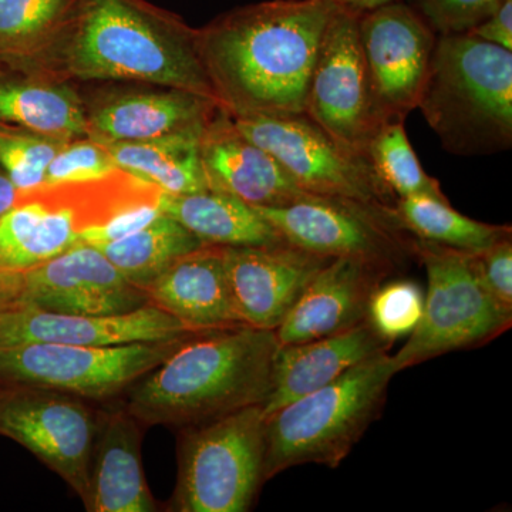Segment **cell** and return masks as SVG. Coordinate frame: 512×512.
<instances>
[{
	"label": "cell",
	"instance_id": "cell-1",
	"mask_svg": "<svg viewBox=\"0 0 512 512\" xmlns=\"http://www.w3.org/2000/svg\"><path fill=\"white\" fill-rule=\"evenodd\" d=\"M332 12L325 0H268L198 30V50L221 109L234 119L305 114Z\"/></svg>",
	"mask_w": 512,
	"mask_h": 512
},
{
	"label": "cell",
	"instance_id": "cell-2",
	"mask_svg": "<svg viewBox=\"0 0 512 512\" xmlns=\"http://www.w3.org/2000/svg\"><path fill=\"white\" fill-rule=\"evenodd\" d=\"M278 348L275 330H198L128 387L123 406L144 427L184 429L264 404Z\"/></svg>",
	"mask_w": 512,
	"mask_h": 512
},
{
	"label": "cell",
	"instance_id": "cell-3",
	"mask_svg": "<svg viewBox=\"0 0 512 512\" xmlns=\"http://www.w3.org/2000/svg\"><path fill=\"white\" fill-rule=\"evenodd\" d=\"M64 37L67 70L79 79L153 83L218 103L197 32L143 0H80Z\"/></svg>",
	"mask_w": 512,
	"mask_h": 512
},
{
	"label": "cell",
	"instance_id": "cell-4",
	"mask_svg": "<svg viewBox=\"0 0 512 512\" xmlns=\"http://www.w3.org/2000/svg\"><path fill=\"white\" fill-rule=\"evenodd\" d=\"M417 109L454 156L512 147V52L471 33L437 36Z\"/></svg>",
	"mask_w": 512,
	"mask_h": 512
},
{
	"label": "cell",
	"instance_id": "cell-5",
	"mask_svg": "<svg viewBox=\"0 0 512 512\" xmlns=\"http://www.w3.org/2000/svg\"><path fill=\"white\" fill-rule=\"evenodd\" d=\"M397 375L389 352L379 353L265 419V481L292 467L338 468L382 413Z\"/></svg>",
	"mask_w": 512,
	"mask_h": 512
},
{
	"label": "cell",
	"instance_id": "cell-6",
	"mask_svg": "<svg viewBox=\"0 0 512 512\" xmlns=\"http://www.w3.org/2000/svg\"><path fill=\"white\" fill-rule=\"evenodd\" d=\"M264 404L180 429L168 511L247 512L265 484Z\"/></svg>",
	"mask_w": 512,
	"mask_h": 512
},
{
	"label": "cell",
	"instance_id": "cell-7",
	"mask_svg": "<svg viewBox=\"0 0 512 512\" xmlns=\"http://www.w3.org/2000/svg\"><path fill=\"white\" fill-rule=\"evenodd\" d=\"M413 249L426 268L427 295L419 325L392 356L397 373L446 353L478 348L510 329L512 312L485 288L473 254L417 238Z\"/></svg>",
	"mask_w": 512,
	"mask_h": 512
},
{
	"label": "cell",
	"instance_id": "cell-8",
	"mask_svg": "<svg viewBox=\"0 0 512 512\" xmlns=\"http://www.w3.org/2000/svg\"><path fill=\"white\" fill-rule=\"evenodd\" d=\"M184 338L119 346H5L0 348V386L25 384L109 402L163 363Z\"/></svg>",
	"mask_w": 512,
	"mask_h": 512
},
{
	"label": "cell",
	"instance_id": "cell-9",
	"mask_svg": "<svg viewBox=\"0 0 512 512\" xmlns=\"http://www.w3.org/2000/svg\"><path fill=\"white\" fill-rule=\"evenodd\" d=\"M242 136L276 158L308 194L343 198L392 211L397 198L366 157L350 153L306 114L234 119Z\"/></svg>",
	"mask_w": 512,
	"mask_h": 512
},
{
	"label": "cell",
	"instance_id": "cell-10",
	"mask_svg": "<svg viewBox=\"0 0 512 512\" xmlns=\"http://www.w3.org/2000/svg\"><path fill=\"white\" fill-rule=\"evenodd\" d=\"M255 208L282 241L325 258L366 259L397 272L416 256L414 238L393 210L313 194L284 207Z\"/></svg>",
	"mask_w": 512,
	"mask_h": 512
},
{
	"label": "cell",
	"instance_id": "cell-11",
	"mask_svg": "<svg viewBox=\"0 0 512 512\" xmlns=\"http://www.w3.org/2000/svg\"><path fill=\"white\" fill-rule=\"evenodd\" d=\"M305 114L340 146L363 157L387 123L370 80L357 16L333 9L309 79Z\"/></svg>",
	"mask_w": 512,
	"mask_h": 512
},
{
	"label": "cell",
	"instance_id": "cell-12",
	"mask_svg": "<svg viewBox=\"0 0 512 512\" xmlns=\"http://www.w3.org/2000/svg\"><path fill=\"white\" fill-rule=\"evenodd\" d=\"M90 403L45 387L0 386V436L16 441L55 471L83 504L97 426V410Z\"/></svg>",
	"mask_w": 512,
	"mask_h": 512
},
{
	"label": "cell",
	"instance_id": "cell-13",
	"mask_svg": "<svg viewBox=\"0 0 512 512\" xmlns=\"http://www.w3.org/2000/svg\"><path fill=\"white\" fill-rule=\"evenodd\" d=\"M83 184L20 194L18 204L0 217V262L22 272L45 264L80 242L84 229L103 224L131 200Z\"/></svg>",
	"mask_w": 512,
	"mask_h": 512
},
{
	"label": "cell",
	"instance_id": "cell-14",
	"mask_svg": "<svg viewBox=\"0 0 512 512\" xmlns=\"http://www.w3.org/2000/svg\"><path fill=\"white\" fill-rule=\"evenodd\" d=\"M357 28L384 120L406 121L419 106L436 33L404 0L360 15Z\"/></svg>",
	"mask_w": 512,
	"mask_h": 512
},
{
	"label": "cell",
	"instance_id": "cell-15",
	"mask_svg": "<svg viewBox=\"0 0 512 512\" xmlns=\"http://www.w3.org/2000/svg\"><path fill=\"white\" fill-rule=\"evenodd\" d=\"M25 303L42 311L110 316L150 303L93 245L77 242L25 274Z\"/></svg>",
	"mask_w": 512,
	"mask_h": 512
},
{
	"label": "cell",
	"instance_id": "cell-16",
	"mask_svg": "<svg viewBox=\"0 0 512 512\" xmlns=\"http://www.w3.org/2000/svg\"><path fill=\"white\" fill-rule=\"evenodd\" d=\"M232 305L242 325L275 330L330 259L288 244L222 247Z\"/></svg>",
	"mask_w": 512,
	"mask_h": 512
},
{
	"label": "cell",
	"instance_id": "cell-17",
	"mask_svg": "<svg viewBox=\"0 0 512 512\" xmlns=\"http://www.w3.org/2000/svg\"><path fill=\"white\" fill-rule=\"evenodd\" d=\"M192 330L147 303L123 315L92 316L42 311L23 303L0 312V348L26 343L76 346H119L184 338Z\"/></svg>",
	"mask_w": 512,
	"mask_h": 512
},
{
	"label": "cell",
	"instance_id": "cell-18",
	"mask_svg": "<svg viewBox=\"0 0 512 512\" xmlns=\"http://www.w3.org/2000/svg\"><path fill=\"white\" fill-rule=\"evenodd\" d=\"M394 274L389 266L366 259H330L275 329L279 346L323 338L362 322L370 296Z\"/></svg>",
	"mask_w": 512,
	"mask_h": 512
},
{
	"label": "cell",
	"instance_id": "cell-19",
	"mask_svg": "<svg viewBox=\"0 0 512 512\" xmlns=\"http://www.w3.org/2000/svg\"><path fill=\"white\" fill-rule=\"evenodd\" d=\"M201 157L210 190L252 207H284L309 195L274 156L242 136L222 109L202 134Z\"/></svg>",
	"mask_w": 512,
	"mask_h": 512
},
{
	"label": "cell",
	"instance_id": "cell-20",
	"mask_svg": "<svg viewBox=\"0 0 512 512\" xmlns=\"http://www.w3.org/2000/svg\"><path fill=\"white\" fill-rule=\"evenodd\" d=\"M146 427L119 409L97 410L96 434L90 458V512H154L156 500L148 488L141 461V439Z\"/></svg>",
	"mask_w": 512,
	"mask_h": 512
},
{
	"label": "cell",
	"instance_id": "cell-21",
	"mask_svg": "<svg viewBox=\"0 0 512 512\" xmlns=\"http://www.w3.org/2000/svg\"><path fill=\"white\" fill-rule=\"evenodd\" d=\"M390 348L392 345L380 338L366 319L333 335L279 346L271 390L264 403L265 416L332 383L370 357L389 352Z\"/></svg>",
	"mask_w": 512,
	"mask_h": 512
},
{
	"label": "cell",
	"instance_id": "cell-22",
	"mask_svg": "<svg viewBox=\"0 0 512 512\" xmlns=\"http://www.w3.org/2000/svg\"><path fill=\"white\" fill-rule=\"evenodd\" d=\"M148 301L192 330L242 325L229 293L222 247L202 245L147 289Z\"/></svg>",
	"mask_w": 512,
	"mask_h": 512
},
{
	"label": "cell",
	"instance_id": "cell-23",
	"mask_svg": "<svg viewBox=\"0 0 512 512\" xmlns=\"http://www.w3.org/2000/svg\"><path fill=\"white\" fill-rule=\"evenodd\" d=\"M220 104L184 90L128 93L97 107L90 128L101 141H147L187 131H204Z\"/></svg>",
	"mask_w": 512,
	"mask_h": 512
},
{
	"label": "cell",
	"instance_id": "cell-24",
	"mask_svg": "<svg viewBox=\"0 0 512 512\" xmlns=\"http://www.w3.org/2000/svg\"><path fill=\"white\" fill-rule=\"evenodd\" d=\"M161 210L215 247H262L282 242L278 232L247 204L227 192L207 190L171 195L161 191Z\"/></svg>",
	"mask_w": 512,
	"mask_h": 512
},
{
	"label": "cell",
	"instance_id": "cell-25",
	"mask_svg": "<svg viewBox=\"0 0 512 512\" xmlns=\"http://www.w3.org/2000/svg\"><path fill=\"white\" fill-rule=\"evenodd\" d=\"M204 131L147 141H100L121 171L165 194L184 195L210 190L201 157Z\"/></svg>",
	"mask_w": 512,
	"mask_h": 512
},
{
	"label": "cell",
	"instance_id": "cell-26",
	"mask_svg": "<svg viewBox=\"0 0 512 512\" xmlns=\"http://www.w3.org/2000/svg\"><path fill=\"white\" fill-rule=\"evenodd\" d=\"M0 126L64 143L92 131L89 114L72 90L15 76H0Z\"/></svg>",
	"mask_w": 512,
	"mask_h": 512
},
{
	"label": "cell",
	"instance_id": "cell-27",
	"mask_svg": "<svg viewBox=\"0 0 512 512\" xmlns=\"http://www.w3.org/2000/svg\"><path fill=\"white\" fill-rule=\"evenodd\" d=\"M202 245L180 222L163 214L140 231L96 248L130 284L147 291L174 262Z\"/></svg>",
	"mask_w": 512,
	"mask_h": 512
},
{
	"label": "cell",
	"instance_id": "cell-28",
	"mask_svg": "<svg viewBox=\"0 0 512 512\" xmlns=\"http://www.w3.org/2000/svg\"><path fill=\"white\" fill-rule=\"evenodd\" d=\"M393 215L400 228L412 237L470 254L484 251L512 235L510 225L473 220L454 210L450 201L429 195L397 198Z\"/></svg>",
	"mask_w": 512,
	"mask_h": 512
},
{
	"label": "cell",
	"instance_id": "cell-29",
	"mask_svg": "<svg viewBox=\"0 0 512 512\" xmlns=\"http://www.w3.org/2000/svg\"><path fill=\"white\" fill-rule=\"evenodd\" d=\"M79 6L80 0H0V62H29L62 39Z\"/></svg>",
	"mask_w": 512,
	"mask_h": 512
},
{
	"label": "cell",
	"instance_id": "cell-30",
	"mask_svg": "<svg viewBox=\"0 0 512 512\" xmlns=\"http://www.w3.org/2000/svg\"><path fill=\"white\" fill-rule=\"evenodd\" d=\"M366 157L379 180L394 197L429 195L448 200L439 181L421 167L407 137L404 121L384 123L367 144Z\"/></svg>",
	"mask_w": 512,
	"mask_h": 512
},
{
	"label": "cell",
	"instance_id": "cell-31",
	"mask_svg": "<svg viewBox=\"0 0 512 512\" xmlns=\"http://www.w3.org/2000/svg\"><path fill=\"white\" fill-rule=\"evenodd\" d=\"M64 144L55 138L0 126V168L20 194L39 190L45 185L47 167Z\"/></svg>",
	"mask_w": 512,
	"mask_h": 512
},
{
	"label": "cell",
	"instance_id": "cell-32",
	"mask_svg": "<svg viewBox=\"0 0 512 512\" xmlns=\"http://www.w3.org/2000/svg\"><path fill=\"white\" fill-rule=\"evenodd\" d=\"M424 296L410 279H392L377 286L367 303L366 320L377 335L393 346L409 338L423 316Z\"/></svg>",
	"mask_w": 512,
	"mask_h": 512
},
{
	"label": "cell",
	"instance_id": "cell-33",
	"mask_svg": "<svg viewBox=\"0 0 512 512\" xmlns=\"http://www.w3.org/2000/svg\"><path fill=\"white\" fill-rule=\"evenodd\" d=\"M121 171L100 140L66 143L47 167L45 185L94 183Z\"/></svg>",
	"mask_w": 512,
	"mask_h": 512
},
{
	"label": "cell",
	"instance_id": "cell-34",
	"mask_svg": "<svg viewBox=\"0 0 512 512\" xmlns=\"http://www.w3.org/2000/svg\"><path fill=\"white\" fill-rule=\"evenodd\" d=\"M503 0H407L439 35L468 33L490 16Z\"/></svg>",
	"mask_w": 512,
	"mask_h": 512
},
{
	"label": "cell",
	"instance_id": "cell-35",
	"mask_svg": "<svg viewBox=\"0 0 512 512\" xmlns=\"http://www.w3.org/2000/svg\"><path fill=\"white\" fill-rule=\"evenodd\" d=\"M160 197L161 190L157 194L148 195V198H134L103 224L84 229L80 242L99 247L140 231L164 214L161 210Z\"/></svg>",
	"mask_w": 512,
	"mask_h": 512
},
{
	"label": "cell",
	"instance_id": "cell-36",
	"mask_svg": "<svg viewBox=\"0 0 512 512\" xmlns=\"http://www.w3.org/2000/svg\"><path fill=\"white\" fill-rule=\"evenodd\" d=\"M473 256L485 288L495 301L512 312V235Z\"/></svg>",
	"mask_w": 512,
	"mask_h": 512
},
{
	"label": "cell",
	"instance_id": "cell-37",
	"mask_svg": "<svg viewBox=\"0 0 512 512\" xmlns=\"http://www.w3.org/2000/svg\"><path fill=\"white\" fill-rule=\"evenodd\" d=\"M468 33L512 52V0H503L490 16Z\"/></svg>",
	"mask_w": 512,
	"mask_h": 512
},
{
	"label": "cell",
	"instance_id": "cell-38",
	"mask_svg": "<svg viewBox=\"0 0 512 512\" xmlns=\"http://www.w3.org/2000/svg\"><path fill=\"white\" fill-rule=\"evenodd\" d=\"M25 274L0 262V312L25 303Z\"/></svg>",
	"mask_w": 512,
	"mask_h": 512
},
{
	"label": "cell",
	"instance_id": "cell-39",
	"mask_svg": "<svg viewBox=\"0 0 512 512\" xmlns=\"http://www.w3.org/2000/svg\"><path fill=\"white\" fill-rule=\"evenodd\" d=\"M325 2L335 10H342V12L359 18L360 15H365L367 12L397 2V0H325Z\"/></svg>",
	"mask_w": 512,
	"mask_h": 512
},
{
	"label": "cell",
	"instance_id": "cell-40",
	"mask_svg": "<svg viewBox=\"0 0 512 512\" xmlns=\"http://www.w3.org/2000/svg\"><path fill=\"white\" fill-rule=\"evenodd\" d=\"M20 200L18 188L9 180L8 175L0 168V217L12 210Z\"/></svg>",
	"mask_w": 512,
	"mask_h": 512
}]
</instances>
